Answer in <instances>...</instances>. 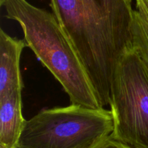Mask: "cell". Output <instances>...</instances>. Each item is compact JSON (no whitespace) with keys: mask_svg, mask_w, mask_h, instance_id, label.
<instances>
[{"mask_svg":"<svg viewBox=\"0 0 148 148\" xmlns=\"http://www.w3.org/2000/svg\"><path fill=\"white\" fill-rule=\"evenodd\" d=\"M113 130L112 114L105 108H47L26 121L17 148H90Z\"/></svg>","mask_w":148,"mask_h":148,"instance_id":"3957f363","label":"cell"},{"mask_svg":"<svg viewBox=\"0 0 148 148\" xmlns=\"http://www.w3.org/2000/svg\"><path fill=\"white\" fill-rule=\"evenodd\" d=\"M25 40L10 36L0 30V98L24 88L20 60Z\"/></svg>","mask_w":148,"mask_h":148,"instance_id":"5b68a950","label":"cell"},{"mask_svg":"<svg viewBox=\"0 0 148 148\" xmlns=\"http://www.w3.org/2000/svg\"><path fill=\"white\" fill-rule=\"evenodd\" d=\"M50 7L80 59L101 107L110 106L117 65L134 48L132 0H50Z\"/></svg>","mask_w":148,"mask_h":148,"instance_id":"6da1fadb","label":"cell"},{"mask_svg":"<svg viewBox=\"0 0 148 148\" xmlns=\"http://www.w3.org/2000/svg\"><path fill=\"white\" fill-rule=\"evenodd\" d=\"M133 44L148 65V20L136 10L133 23Z\"/></svg>","mask_w":148,"mask_h":148,"instance_id":"52a82bcc","label":"cell"},{"mask_svg":"<svg viewBox=\"0 0 148 148\" xmlns=\"http://www.w3.org/2000/svg\"><path fill=\"white\" fill-rule=\"evenodd\" d=\"M110 106L111 135L132 148H148V65L134 47L117 65Z\"/></svg>","mask_w":148,"mask_h":148,"instance_id":"277c9868","label":"cell"},{"mask_svg":"<svg viewBox=\"0 0 148 148\" xmlns=\"http://www.w3.org/2000/svg\"><path fill=\"white\" fill-rule=\"evenodd\" d=\"M111 134L100 140L90 148H132L115 140Z\"/></svg>","mask_w":148,"mask_h":148,"instance_id":"ba28073f","label":"cell"},{"mask_svg":"<svg viewBox=\"0 0 148 148\" xmlns=\"http://www.w3.org/2000/svg\"><path fill=\"white\" fill-rule=\"evenodd\" d=\"M22 90L0 98V148H17L27 120L22 113Z\"/></svg>","mask_w":148,"mask_h":148,"instance_id":"8992f818","label":"cell"},{"mask_svg":"<svg viewBox=\"0 0 148 148\" xmlns=\"http://www.w3.org/2000/svg\"><path fill=\"white\" fill-rule=\"evenodd\" d=\"M135 10L148 20V0H135Z\"/></svg>","mask_w":148,"mask_h":148,"instance_id":"9c48e42d","label":"cell"},{"mask_svg":"<svg viewBox=\"0 0 148 148\" xmlns=\"http://www.w3.org/2000/svg\"><path fill=\"white\" fill-rule=\"evenodd\" d=\"M6 17L20 24L27 46L61 84L71 104L103 108L89 76L54 14L27 0H0Z\"/></svg>","mask_w":148,"mask_h":148,"instance_id":"7a4b0ae2","label":"cell"}]
</instances>
